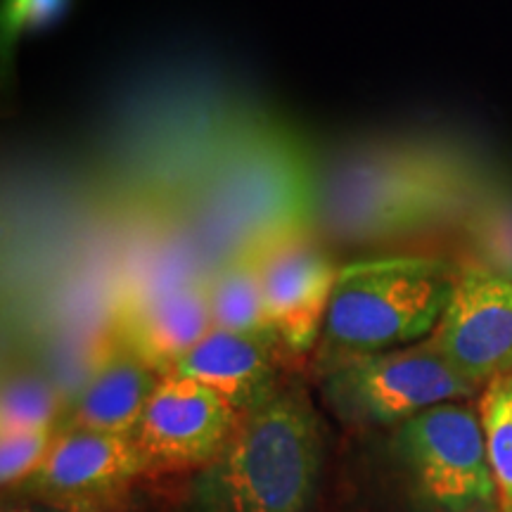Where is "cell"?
I'll use <instances>...</instances> for the list:
<instances>
[{
    "label": "cell",
    "mask_w": 512,
    "mask_h": 512,
    "mask_svg": "<svg viewBox=\"0 0 512 512\" xmlns=\"http://www.w3.org/2000/svg\"><path fill=\"white\" fill-rule=\"evenodd\" d=\"M486 188L482 169L451 145H373L335 166L320 204L337 238L382 242L463 221Z\"/></svg>",
    "instance_id": "1"
},
{
    "label": "cell",
    "mask_w": 512,
    "mask_h": 512,
    "mask_svg": "<svg viewBox=\"0 0 512 512\" xmlns=\"http://www.w3.org/2000/svg\"><path fill=\"white\" fill-rule=\"evenodd\" d=\"M325 439L302 387H280L242 413L219 458L190 484L192 512H309L323 477Z\"/></svg>",
    "instance_id": "2"
},
{
    "label": "cell",
    "mask_w": 512,
    "mask_h": 512,
    "mask_svg": "<svg viewBox=\"0 0 512 512\" xmlns=\"http://www.w3.org/2000/svg\"><path fill=\"white\" fill-rule=\"evenodd\" d=\"M456 264L401 254L339 266L318 363L422 342L451 302Z\"/></svg>",
    "instance_id": "3"
},
{
    "label": "cell",
    "mask_w": 512,
    "mask_h": 512,
    "mask_svg": "<svg viewBox=\"0 0 512 512\" xmlns=\"http://www.w3.org/2000/svg\"><path fill=\"white\" fill-rule=\"evenodd\" d=\"M318 366L323 401L337 420L361 430L399 427L427 408L482 392L437 354L430 339Z\"/></svg>",
    "instance_id": "4"
},
{
    "label": "cell",
    "mask_w": 512,
    "mask_h": 512,
    "mask_svg": "<svg viewBox=\"0 0 512 512\" xmlns=\"http://www.w3.org/2000/svg\"><path fill=\"white\" fill-rule=\"evenodd\" d=\"M392 448L413 494L434 512L498 505L475 408L453 401L427 408L396 427Z\"/></svg>",
    "instance_id": "5"
},
{
    "label": "cell",
    "mask_w": 512,
    "mask_h": 512,
    "mask_svg": "<svg viewBox=\"0 0 512 512\" xmlns=\"http://www.w3.org/2000/svg\"><path fill=\"white\" fill-rule=\"evenodd\" d=\"M427 339L479 389L510 375L512 280L479 264L460 266L451 302Z\"/></svg>",
    "instance_id": "6"
},
{
    "label": "cell",
    "mask_w": 512,
    "mask_h": 512,
    "mask_svg": "<svg viewBox=\"0 0 512 512\" xmlns=\"http://www.w3.org/2000/svg\"><path fill=\"white\" fill-rule=\"evenodd\" d=\"M150 465L136 439L93 430H60L24 496L69 512H93L126 491Z\"/></svg>",
    "instance_id": "7"
},
{
    "label": "cell",
    "mask_w": 512,
    "mask_h": 512,
    "mask_svg": "<svg viewBox=\"0 0 512 512\" xmlns=\"http://www.w3.org/2000/svg\"><path fill=\"white\" fill-rule=\"evenodd\" d=\"M238 420L233 406L209 387L166 375L147 401L133 439L150 470H202L219 458Z\"/></svg>",
    "instance_id": "8"
},
{
    "label": "cell",
    "mask_w": 512,
    "mask_h": 512,
    "mask_svg": "<svg viewBox=\"0 0 512 512\" xmlns=\"http://www.w3.org/2000/svg\"><path fill=\"white\" fill-rule=\"evenodd\" d=\"M259 266L275 337L294 354H306L323 335L339 268L309 235L268 249Z\"/></svg>",
    "instance_id": "9"
},
{
    "label": "cell",
    "mask_w": 512,
    "mask_h": 512,
    "mask_svg": "<svg viewBox=\"0 0 512 512\" xmlns=\"http://www.w3.org/2000/svg\"><path fill=\"white\" fill-rule=\"evenodd\" d=\"M207 280H185L136 297L119 320V342L166 377L207 337Z\"/></svg>",
    "instance_id": "10"
},
{
    "label": "cell",
    "mask_w": 512,
    "mask_h": 512,
    "mask_svg": "<svg viewBox=\"0 0 512 512\" xmlns=\"http://www.w3.org/2000/svg\"><path fill=\"white\" fill-rule=\"evenodd\" d=\"M278 344L275 337L211 328L171 375L204 384L238 415L249 413L280 389L275 363Z\"/></svg>",
    "instance_id": "11"
},
{
    "label": "cell",
    "mask_w": 512,
    "mask_h": 512,
    "mask_svg": "<svg viewBox=\"0 0 512 512\" xmlns=\"http://www.w3.org/2000/svg\"><path fill=\"white\" fill-rule=\"evenodd\" d=\"M159 382L162 375L117 339L83 384L62 430H93L133 437Z\"/></svg>",
    "instance_id": "12"
},
{
    "label": "cell",
    "mask_w": 512,
    "mask_h": 512,
    "mask_svg": "<svg viewBox=\"0 0 512 512\" xmlns=\"http://www.w3.org/2000/svg\"><path fill=\"white\" fill-rule=\"evenodd\" d=\"M207 299L214 328L275 337L266 316L264 283L256 256L230 254L207 278Z\"/></svg>",
    "instance_id": "13"
},
{
    "label": "cell",
    "mask_w": 512,
    "mask_h": 512,
    "mask_svg": "<svg viewBox=\"0 0 512 512\" xmlns=\"http://www.w3.org/2000/svg\"><path fill=\"white\" fill-rule=\"evenodd\" d=\"M470 245L479 256L472 264L512 280V195L486 188L463 216Z\"/></svg>",
    "instance_id": "14"
},
{
    "label": "cell",
    "mask_w": 512,
    "mask_h": 512,
    "mask_svg": "<svg viewBox=\"0 0 512 512\" xmlns=\"http://www.w3.org/2000/svg\"><path fill=\"white\" fill-rule=\"evenodd\" d=\"M479 401L498 510L512 512V373L486 384Z\"/></svg>",
    "instance_id": "15"
},
{
    "label": "cell",
    "mask_w": 512,
    "mask_h": 512,
    "mask_svg": "<svg viewBox=\"0 0 512 512\" xmlns=\"http://www.w3.org/2000/svg\"><path fill=\"white\" fill-rule=\"evenodd\" d=\"M62 399L55 384L36 370H17L5 377L0 401L3 432L53 430Z\"/></svg>",
    "instance_id": "16"
},
{
    "label": "cell",
    "mask_w": 512,
    "mask_h": 512,
    "mask_svg": "<svg viewBox=\"0 0 512 512\" xmlns=\"http://www.w3.org/2000/svg\"><path fill=\"white\" fill-rule=\"evenodd\" d=\"M55 437V427L34 432H3V439H0V479H3V486H19L27 482L46 460Z\"/></svg>",
    "instance_id": "17"
},
{
    "label": "cell",
    "mask_w": 512,
    "mask_h": 512,
    "mask_svg": "<svg viewBox=\"0 0 512 512\" xmlns=\"http://www.w3.org/2000/svg\"><path fill=\"white\" fill-rule=\"evenodd\" d=\"M31 3L34 0H3V8H0V38H3L5 62H8V55L15 50L19 34L29 24Z\"/></svg>",
    "instance_id": "18"
},
{
    "label": "cell",
    "mask_w": 512,
    "mask_h": 512,
    "mask_svg": "<svg viewBox=\"0 0 512 512\" xmlns=\"http://www.w3.org/2000/svg\"><path fill=\"white\" fill-rule=\"evenodd\" d=\"M3 512H69L62 508H55V505L41 503V505H5Z\"/></svg>",
    "instance_id": "19"
},
{
    "label": "cell",
    "mask_w": 512,
    "mask_h": 512,
    "mask_svg": "<svg viewBox=\"0 0 512 512\" xmlns=\"http://www.w3.org/2000/svg\"><path fill=\"white\" fill-rule=\"evenodd\" d=\"M460 512H501V510H498V505H479V508L460 510Z\"/></svg>",
    "instance_id": "20"
}]
</instances>
